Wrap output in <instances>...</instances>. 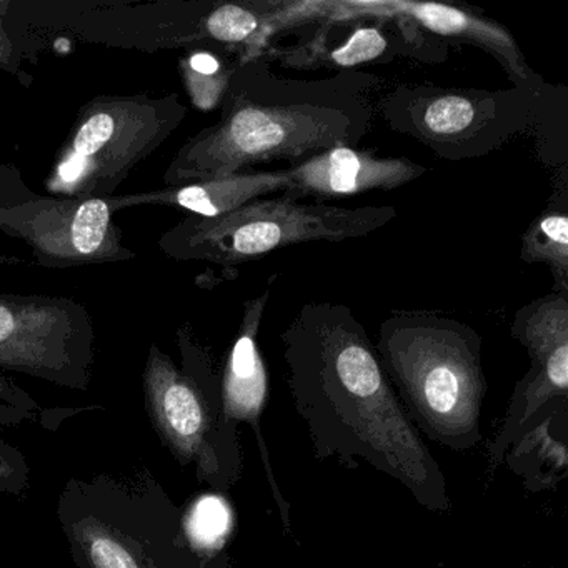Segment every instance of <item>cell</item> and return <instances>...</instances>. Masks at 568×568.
Masks as SVG:
<instances>
[{"mask_svg":"<svg viewBox=\"0 0 568 568\" xmlns=\"http://www.w3.org/2000/svg\"><path fill=\"white\" fill-rule=\"evenodd\" d=\"M344 4H347L345 8L355 19L378 18L390 21L404 18L448 41L477 45L501 65L511 84L521 88L544 85V79L528 68L510 32L484 16L454 6L414 0H344Z\"/></svg>","mask_w":568,"mask_h":568,"instance_id":"13","label":"cell"},{"mask_svg":"<svg viewBox=\"0 0 568 568\" xmlns=\"http://www.w3.org/2000/svg\"><path fill=\"white\" fill-rule=\"evenodd\" d=\"M435 568H438V567H435Z\"/></svg>","mask_w":568,"mask_h":568,"instance_id":"25","label":"cell"},{"mask_svg":"<svg viewBox=\"0 0 568 568\" xmlns=\"http://www.w3.org/2000/svg\"><path fill=\"white\" fill-rule=\"evenodd\" d=\"M38 410L34 398L19 385L0 375V425H14L28 420Z\"/></svg>","mask_w":568,"mask_h":568,"instance_id":"22","label":"cell"},{"mask_svg":"<svg viewBox=\"0 0 568 568\" xmlns=\"http://www.w3.org/2000/svg\"><path fill=\"white\" fill-rule=\"evenodd\" d=\"M9 51H11V44H9V39L6 38L4 29L0 26V62L8 61Z\"/></svg>","mask_w":568,"mask_h":568,"instance_id":"24","label":"cell"},{"mask_svg":"<svg viewBox=\"0 0 568 568\" xmlns=\"http://www.w3.org/2000/svg\"><path fill=\"white\" fill-rule=\"evenodd\" d=\"M231 69L224 68L217 72H201L185 65L181 62L182 78H184L185 88L191 95L192 104L201 111H212L221 105L222 98L229 88V81L232 75Z\"/></svg>","mask_w":568,"mask_h":568,"instance_id":"21","label":"cell"},{"mask_svg":"<svg viewBox=\"0 0 568 568\" xmlns=\"http://www.w3.org/2000/svg\"><path fill=\"white\" fill-rule=\"evenodd\" d=\"M545 84L507 91L398 85L378 102L392 131L408 135L445 161L484 158L511 139L540 134ZM541 135V134H540Z\"/></svg>","mask_w":568,"mask_h":568,"instance_id":"6","label":"cell"},{"mask_svg":"<svg viewBox=\"0 0 568 568\" xmlns=\"http://www.w3.org/2000/svg\"><path fill=\"white\" fill-rule=\"evenodd\" d=\"M287 385L314 457L367 462L432 514H450L447 478L388 381L374 342L344 304H305L281 334Z\"/></svg>","mask_w":568,"mask_h":568,"instance_id":"1","label":"cell"},{"mask_svg":"<svg viewBox=\"0 0 568 568\" xmlns=\"http://www.w3.org/2000/svg\"><path fill=\"white\" fill-rule=\"evenodd\" d=\"M272 0H245L219 4L202 21V32L212 41L225 45H244L242 59L264 54L267 34V18Z\"/></svg>","mask_w":568,"mask_h":568,"instance_id":"19","label":"cell"},{"mask_svg":"<svg viewBox=\"0 0 568 568\" xmlns=\"http://www.w3.org/2000/svg\"><path fill=\"white\" fill-rule=\"evenodd\" d=\"M145 405L162 442L197 478L227 490L242 474L239 427L222 414L221 377L195 345H184V367L151 348L144 372Z\"/></svg>","mask_w":568,"mask_h":568,"instance_id":"7","label":"cell"},{"mask_svg":"<svg viewBox=\"0 0 568 568\" xmlns=\"http://www.w3.org/2000/svg\"><path fill=\"white\" fill-rule=\"evenodd\" d=\"M427 174V168L405 158H375L354 148H335L288 168L292 194L302 199L348 197L371 191H394Z\"/></svg>","mask_w":568,"mask_h":568,"instance_id":"14","label":"cell"},{"mask_svg":"<svg viewBox=\"0 0 568 568\" xmlns=\"http://www.w3.org/2000/svg\"><path fill=\"white\" fill-rule=\"evenodd\" d=\"M95 331L84 305L45 295H0V368L85 388Z\"/></svg>","mask_w":568,"mask_h":568,"instance_id":"9","label":"cell"},{"mask_svg":"<svg viewBox=\"0 0 568 568\" xmlns=\"http://www.w3.org/2000/svg\"><path fill=\"white\" fill-rule=\"evenodd\" d=\"M275 277H271L264 292L244 304L241 325L222 372V414L227 424L239 427V424L244 422L254 432L262 467H264L265 478L277 507L282 527L287 534H292L291 504L278 487L267 442L262 430V415L268 397V375L264 355L258 347V334H261L262 318H264Z\"/></svg>","mask_w":568,"mask_h":568,"instance_id":"12","label":"cell"},{"mask_svg":"<svg viewBox=\"0 0 568 568\" xmlns=\"http://www.w3.org/2000/svg\"><path fill=\"white\" fill-rule=\"evenodd\" d=\"M511 337L527 348L530 368L515 385L504 422L488 444L494 468L545 407L568 400V295L551 292L524 305L515 314Z\"/></svg>","mask_w":568,"mask_h":568,"instance_id":"10","label":"cell"},{"mask_svg":"<svg viewBox=\"0 0 568 568\" xmlns=\"http://www.w3.org/2000/svg\"><path fill=\"white\" fill-rule=\"evenodd\" d=\"M178 95H104L85 105L58 155L48 191L69 199H109L119 184L182 124Z\"/></svg>","mask_w":568,"mask_h":568,"instance_id":"8","label":"cell"},{"mask_svg":"<svg viewBox=\"0 0 568 568\" xmlns=\"http://www.w3.org/2000/svg\"><path fill=\"white\" fill-rule=\"evenodd\" d=\"M378 79L341 72L328 79H291L264 55L232 69L222 114L189 139L169 165V187L252 172L255 165L304 164L335 148H357L372 129L371 94Z\"/></svg>","mask_w":568,"mask_h":568,"instance_id":"2","label":"cell"},{"mask_svg":"<svg viewBox=\"0 0 568 568\" xmlns=\"http://www.w3.org/2000/svg\"><path fill=\"white\" fill-rule=\"evenodd\" d=\"M282 64L294 69H354L368 62L381 61L385 55L395 58L398 51L392 49L390 38L381 26L361 24V19L352 21L351 31L342 42L328 41L321 32L304 44L285 51L274 52Z\"/></svg>","mask_w":568,"mask_h":568,"instance_id":"17","label":"cell"},{"mask_svg":"<svg viewBox=\"0 0 568 568\" xmlns=\"http://www.w3.org/2000/svg\"><path fill=\"white\" fill-rule=\"evenodd\" d=\"M58 518L79 568H235L227 551L189 544L182 511L151 480H71Z\"/></svg>","mask_w":568,"mask_h":568,"instance_id":"4","label":"cell"},{"mask_svg":"<svg viewBox=\"0 0 568 568\" xmlns=\"http://www.w3.org/2000/svg\"><path fill=\"white\" fill-rule=\"evenodd\" d=\"M294 182L288 169L272 172H242L229 178L168 187L151 194L125 195L114 199L118 211L128 205L155 204L184 209L197 217L231 214L251 202L292 191Z\"/></svg>","mask_w":568,"mask_h":568,"instance_id":"15","label":"cell"},{"mask_svg":"<svg viewBox=\"0 0 568 568\" xmlns=\"http://www.w3.org/2000/svg\"><path fill=\"white\" fill-rule=\"evenodd\" d=\"M567 420L568 400L554 402L505 454L504 464L524 480L528 491L554 490L567 478Z\"/></svg>","mask_w":568,"mask_h":568,"instance_id":"16","label":"cell"},{"mask_svg":"<svg viewBox=\"0 0 568 568\" xmlns=\"http://www.w3.org/2000/svg\"><path fill=\"white\" fill-rule=\"evenodd\" d=\"M557 187L548 207L525 231L520 258L527 264L547 265L555 292L568 295L567 165L561 168Z\"/></svg>","mask_w":568,"mask_h":568,"instance_id":"18","label":"cell"},{"mask_svg":"<svg viewBox=\"0 0 568 568\" xmlns=\"http://www.w3.org/2000/svg\"><path fill=\"white\" fill-rule=\"evenodd\" d=\"M182 527L189 544L205 555L224 554L234 531V511L221 495H204L182 514Z\"/></svg>","mask_w":568,"mask_h":568,"instance_id":"20","label":"cell"},{"mask_svg":"<svg viewBox=\"0 0 568 568\" xmlns=\"http://www.w3.org/2000/svg\"><path fill=\"white\" fill-rule=\"evenodd\" d=\"M114 199L34 201L0 209V229L28 242L48 267L131 258L112 221Z\"/></svg>","mask_w":568,"mask_h":568,"instance_id":"11","label":"cell"},{"mask_svg":"<svg viewBox=\"0 0 568 568\" xmlns=\"http://www.w3.org/2000/svg\"><path fill=\"white\" fill-rule=\"evenodd\" d=\"M375 348L418 434L454 452L480 445L488 382L475 328L435 312H394Z\"/></svg>","mask_w":568,"mask_h":568,"instance_id":"3","label":"cell"},{"mask_svg":"<svg viewBox=\"0 0 568 568\" xmlns=\"http://www.w3.org/2000/svg\"><path fill=\"white\" fill-rule=\"evenodd\" d=\"M29 468L18 452L0 444V490L19 491L28 485Z\"/></svg>","mask_w":568,"mask_h":568,"instance_id":"23","label":"cell"},{"mask_svg":"<svg viewBox=\"0 0 568 568\" xmlns=\"http://www.w3.org/2000/svg\"><path fill=\"white\" fill-rule=\"evenodd\" d=\"M397 215L390 205L344 209L324 202L302 204L287 191L219 217L189 215L162 237L161 247L179 261L231 268L291 245L364 239Z\"/></svg>","mask_w":568,"mask_h":568,"instance_id":"5","label":"cell"}]
</instances>
